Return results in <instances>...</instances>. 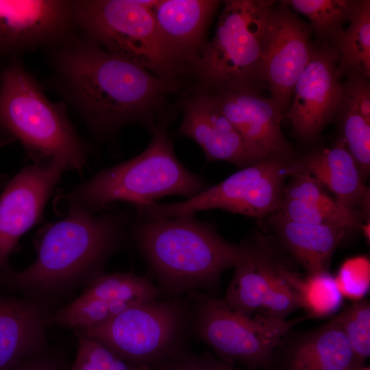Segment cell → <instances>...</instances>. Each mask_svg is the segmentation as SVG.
<instances>
[{"label": "cell", "mask_w": 370, "mask_h": 370, "mask_svg": "<svg viewBox=\"0 0 370 370\" xmlns=\"http://www.w3.org/2000/svg\"><path fill=\"white\" fill-rule=\"evenodd\" d=\"M48 49L49 85L97 137H108L132 123L151 132L166 127L168 97L179 89V81L163 79L110 53L82 31Z\"/></svg>", "instance_id": "6da1fadb"}, {"label": "cell", "mask_w": 370, "mask_h": 370, "mask_svg": "<svg viewBox=\"0 0 370 370\" xmlns=\"http://www.w3.org/2000/svg\"><path fill=\"white\" fill-rule=\"evenodd\" d=\"M124 223L112 213L95 215L71 206L64 219L46 225L36 237L34 263L0 273V282L35 298L86 286L103 274L104 263L120 246Z\"/></svg>", "instance_id": "7a4b0ae2"}, {"label": "cell", "mask_w": 370, "mask_h": 370, "mask_svg": "<svg viewBox=\"0 0 370 370\" xmlns=\"http://www.w3.org/2000/svg\"><path fill=\"white\" fill-rule=\"evenodd\" d=\"M134 236L160 282L177 293L215 284L225 270L233 267L238 253V245L195 214L140 219Z\"/></svg>", "instance_id": "3957f363"}, {"label": "cell", "mask_w": 370, "mask_h": 370, "mask_svg": "<svg viewBox=\"0 0 370 370\" xmlns=\"http://www.w3.org/2000/svg\"><path fill=\"white\" fill-rule=\"evenodd\" d=\"M0 132L19 141L35 160H52L78 171L86 163L88 148L69 121L66 103L46 97L21 57L8 59L0 70Z\"/></svg>", "instance_id": "277c9868"}, {"label": "cell", "mask_w": 370, "mask_h": 370, "mask_svg": "<svg viewBox=\"0 0 370 370\" xmlns=\"http://www.w3.org/2000/svg\"><path fill=\"white\" fill-rule=\"evenodd\" d=\"M151 133L149 144L139 155L102 170L72 191L71 206L91 212L115 202L137 207L167 196L188 199L210 186L179 161L166 127Z\"/></svg>", "instance_id": "5b68a950"}, {"label": "cell", "mask_w": 370, "mask_h": 370, "mask_svg": "<svg viewBox=\"0 0 370 370\" xmlns=\"http://www.w3.org/2000/svg\"><path fill=\"white\" fill-rule=\"evenodd\" d=\"M278 1L226 0L216 32L190 65L198 86L209 90L266 88L262 61L266 23Z\"/></svg>", "instance_id": "8992f818"}, {"label": "cell", "mask_w": 370, "mask_h": 370, "mask_svg": "<svg viewBox=\"0 0 370 370\" xmlns=\"http://www.w3.org/2000/svg\"><path fill=\"white\" fill-rule=\"evenodd\" d=\"M73 4L77 29L110 53L169 81H179L188 69L164 40L152 10L138 0H75Z\"/></svg>", "instance_id": "52a82bcc"}, {"label": "cell", "mask_w": 370, "mask_h": 370, "mask_svg": "<svg viewBox=\"0 0 370 370\" xmlns=\"http://www.w3.org/2000/svg\"><path fill=\"white\" fill-rule=\"evenodd\" d=\"M297 157H272L241 169L220 183L184 201L152 202L136 207L143 220L162 219L221 209L235 214L267 219L275 212L284 195L285 180L298 173Z\"/></svg>", "instance_id": "ba28073f"}, {"label": "cell", "mask_w": 370, "mask_h": 370, "mask_svg": "<svg viewBox=\"0 0 370 370\" xmlns=\"http://www.w3.org/2000/svg\"><path fill=\"white\" fill-rule=\"evenodd\" d=\"M195 301L194 329L197 335L223 360L241 362L249 370L268 369L274 351L289 330L301 319L282 320L248 314L200 293Z\"/></svg>", "instance_id": "9c48e42d"}, {"label": "cell", "mask_w": 370, "mask_h": 370, "mask_svg": "<svg viewBox=\"0 0 370 370\" xmlns=\"http://www.w3.org/2000/svg\"><path fill=\"white\" fill-rule=\"evenodd\" d=\"M184 323V313L177 304L155 299L75 332L99 342L134 366L149 369L181 348Z\"/></svg>", "instance_id": "30bf717a"}, {"label": "cell", "mask_w": 370, "mask_h": 370, "mask_svg": "<svg viewBox=\"0 0 370 370\" xmlns=\"http://www.w3.org/2000/svg\"><path fill=\"white\" fill-rule=\"evenodd\" d=\"M311 30L282 1H278L269 14L262 78L282 113L288 108L295 83L313 53Z\"/></svg>", "instance_id": "8fae6325"}, {"label": "cell", "mask_w": 370, "mask_h": 370, "mask_svg": "<svg viewBox=\"0 0 370 370\" xmlns=\"http://www.w3.org/2000/svg\"><path fill=\"white\" fill-rule=\"evenodd\" d=\"M336 48L326 42L314 45L312 56L299 76L286 112L295 133L301 140L312 141L334 117L343 94Z\"/></svg>", "instance_id": "7c38bea8"}, {"label": "cell", "mask_w": 370, "mask_h": 370, "mask_svg": "<svg viewBox=\"0 0 370 370\" xmlns=\"http://www.w3.org/2000/svg\"><path fill=\"white\" fill-rule=\"evenodd\" d=\"M77 29L73 1L0 0V58L49 49Z\"/></svg>", "instance_id": "4fadbf2b"}, {"label": "cell", "mask_w": 370, "mask_h": 370, "mask_svg": "<svg viewBox=\"0 0 370 370\" xmlns=\"http://www.w3.org/2000/svg\"><path fill=\"white\" fill-rule=\"evenodd\" d=\"M64 167L48 159L25 166L0 195V273L11 270L10 255L21 237L40 220Z\"/></svg>", "instance_id": "5bb4252c"}, {"label": "cell", "mask_w": 370, "mask_h": 370, "mask_svg": "<svg viewBox=\"0 0 370 370\" xmlns=\"http://www.w3.org/2000/svg\"><path fill=\"white\" fill-rule=\"evenodd\" d=\"M207 90L213 95L256 162L272 157H295L281 130L284 114L271 97L247 90Z\"/></svg>", "instance_id": "9a60e30c"}, {"label": "cell", "mask_w": 370, "mask_h": 370, "mask_svg": "<svg viewBox=\"0 0 370 370\" xmlns=\"http://www.w3.org/2000/svg\"><path fill=\"white\" fill-rule=\"evenodd\" d=\"M177 107L182 112L179 134L194 140L208 162L225 161L241 169L256 163L210 91L198 86Z\"/></svg>", "instance_id": "2e32d148"}, {"label": "cell", "mask_w": 370, "mask_h": 370, "mask_svg": "<svg viewBox=\"0 0 370 370\" xmlns=\"http://www.w3.org/2000/svg\"><path fill=\"white\" fill-rule=\"evenodd\" d=\"M52 314L41 301L0 295V370L48 348Z\"/></svg>", "instance_id": "e0dca14e"}, {"label": "cell", "mask_w": 370, "mask_h": 370, "mask_svg": "<svg viewBox=\"0 0 370 370\" xmlns=\"http://www.w3.org/2000/svg\"><path fill=\"white\" fill-rule=\"evenodd\" d=\"M234 274L223 299L248 314H260L271 284L282 264L267 238L256 232L242 241Z\"/></svg>", "instance_id": "ac0fdd59"}, {"label": "cell", "mask_w": 370, "mask_h": 370, "mask_svg": "<svg viewBox=\"0 0 370 370\" xmlns=\"http://www.w3.org/2000/svg\"><path fill=\"white\" fill-rule=\"evenodd\" d=\"M221 1L158 0L152 9L165 42L188 69L206 42L208 26Z\"/></svg>", "instance_id": "d6986e66"}, {"label": "cell", "mask_w": 370, "mask_h": 370, "mask_svg": "<svg viewBox=\"0 0 370 370\" xmlns=\"http://www.w3.org/2000/svg\"><path fill=\"white\" fill-rule=\"evenodd\" d=\"M298 173L314 177L346 208L367 216L369 190L354 158L340 139L329 148L297 157Z\"/></svg>", "instance_id": "ffe728a7"}, {"label": "cell", "mask_w": 370, "mask_h": 370, "mask_svg": "<svg viewBox=\"0 0 370 370\" xmlns=\"http://www.w3.org/2000/svg\"><path fill=\"white\" fill-rule=\"evenodd\" d=\"M345 80L335 116L341 140L354 158L362 176L370 171V83L354 69H344Z\"/></svg>", "instance_id": "44dd1931"}, {"label": "cell", "mask_w": 370, "mask_h": 370, "mask_svg": "<svg viewBox=\"0 0 370 370\" xmlns=\"http://www.w3.org/2000/svg\"><path fill=\"white\" fill-rule=\"evenodd\" d=\"M267 219L283 244L308 274L328 271L336 249L351 231L337 225L298 223L277 213Z\"/></svg>", "instance_id": "7402d4cb"}, {"label": "cell", "mask_w": 370, "mask_h": 370, "mask_svg": "<svg viewBox=\"0 0 370 370\" xmlns=\"http://www.w3.org/2000/svg\"><path fill=\"white\" fill-rule=\"evenodd\" d=\"M363 365L342 330L332 319L293 345L285 370H358Z\"/></svg>", "instance_id": "603a6c76"}, {"label": "cell", "mask_w": 370, "mask_h": 370, "mask_svg": "<svg viewBox=\"0 0 370 370\" xmlns=\"http://www.w3.org/2000/svg\"><path fill=\"white\" fill-rule=\"evenodd\" d=\"M281 273L297 294L301 308L312 317H325L334 313L342 304L335 278L328 271L303 276L284 265Z\"/></svg>", "instance_id": "cb8c5ba5"}, {"label": "cell", "mask_w": 370, "mask_h": 370, "mask_svg": "<svg viewBox=\"0 0 370 370\" xmlns=\"http://www.w3.org/2000/svg\"><path fill=\"white\" fill-rule=\"evenodd\" d=\"M289 8L306 16L319 41L332 45L354 16L360 0H284Z\"/></svg>", "instance_id": "d4e9b609"}, {"label": "cell", "mask_w": 370, "mask_h": 370, "mask_svg": "<svg viewBox=\"0 0 370 370\" xmlns=\"http://www.w3.org/2000/svg\"><path fill=\"white\" fill-rule=\"evenodd\" d=\"M338 53L340 66L356 69L370 77V1L360 0L358 9L332 45Z\"/></svg>", "instance_id": "484cf974"}, {"label": "cell", "mask_w": 370, "mask_h": 370, "mask_svg": "<svg viewBox=\"0 0 370 370\" xmlns=\"http://www.w3.org/2000/svg\"><path fill=\"white\" fill-rule=\"evenodd\" d=\"M82 295L110 301L138 304L156 299L159 290L146 278L134 273L101 274L86 286Z\"/></svg>", "instance_id": "4316f807"}, {"label": "cell", "mask_w": 370, "mask_h": 370, "mask_svg": "<svg viewBox=\"0 0 370 370\" xmlns=\"http://www.w3.org/2000/svg\"><path fill=\"white\" fill-rule=\"evenodd\" d=\"M275 213L298 223L337 225L350 230L360 225L363 217L340 203L325 206L284 197Z\"/></svg>", "instance_id": "83f0119b"}, {"label": "cell", "mask_w": 370, "mask_h": 370, "mask_svg": "<svg viewBox=\"0 0 370 370\" xmlns=\"http://www.w3.org/2000/svg\"><path fill=\"white\" fill-rule=\"evenodd\" d=\"M340 327L362 362L370 355V305L357 300L332 319Z\"/></svg>", "instance_id": "f1b7e54d"}, {"label": "cell", "mask_w": 370, "mask_h": 370, "mask_svg": "<svg viewBox=\"0 0 370 370\" xmlns=\"http://www.w3.org/2000/svg\"><path fill=\"white\" fill-rule=\"evenodd\" d=\"M78 348L71 370H149L134 366L99 342L75 332Z\"/></svg>", "instance_id": "f546056e"}, {"label": "cell", "mask_w": 370, "mask_h": 370, "mask_svg": "<svg viewBox=\"0 0 370 370\" xmlns=\"http://www.w3.org/2000/svg\"><path fill=\"white\" fill-rule=\"evenodd\" d=\"M282 265L271 284L260 314L284 320L301 306L297 294L281 273Z\"/></svg>", "instance_id": "4dcf8cb0"}, {"label": "cell", "mask_w": 370, "mask_h": 370, "mask_svg": "<svg viewBox=\"0 0 370 370\" xmlns=\"http://www.w3.org/2000/svg\"><path fill=\"white\" fill-rule=\"evenodd\" d=\"M149 370H243L208 353L195 354L182 348L157 362ZM275 370V369H271Z\"/></svg>", "instance_id": "1f68e13d"}, {"label": "cell", "mask_w": 370, "mask_h": 370, "mask_svg": "<svg viewBox=\"0 0 370 370\" xmlns=\"http://www.w3.org/2000/svg\"><path fill=\"white\" fill-rule=\"evenodd\" d=\"M335 280L343 296L360 300L369 286V262L356 257L344 262Z\"/></svg>", "instance_id": "d6a6232c"}, {"label": "cell", "mask_w": 370, "mask_h": 370, "mask_svg": "<svg viewBox=\"0 0 370 370\" xmlns=\"http://www.w3.org/2000/svg\"><path fill=\"white\" fill-rule=\"evenodd\" d=\"M285 186L283 197L325 206H332L338 202L330 197L324 187L314 177L305 172L293 175Z\"/></svg>", "instance_id": "836d02e7"}, {"label": "cell", "mask_w": 370, "mask_h": 370, "mask_svg": "<svg viewBox=\"0 0 370 370\" xmlns=\"http://www.w3.org/2000/svg\"><path fill=\"white\" fill-rule=\"evenodd\" d=\"M8 370H71V365L62 355L47 348L22 360Z\"/></svg>", "instance_id": "e575fe53"}, {"label": "cell", "mask_w": 370, "mask_h": 370, "mask_svg": "<svg viewBox=\"0 0 370 370\" xmlns=\"http://www.w3.org/2000/svg\"><path fill=\"white\" fill-rule=\"evenodd\" d=\"M366 238L369 240V222L362 226Z\"/></svg>", "instance_id": "d590c367"}, {"label": "cell", "mask_w": 370, "mask_h": 370, "mask_svg": "<svg viewBox=\"0 0 370 370\" xmlns=\"http://www.w3.org/2000/svg\"><path fill=\"white\" fill-rule=\"evenodd\" d=\"M358 370H370V368L369 367H362Z\"/></svg>", "instance_id": "8d00e7d4"}]
</instances>
